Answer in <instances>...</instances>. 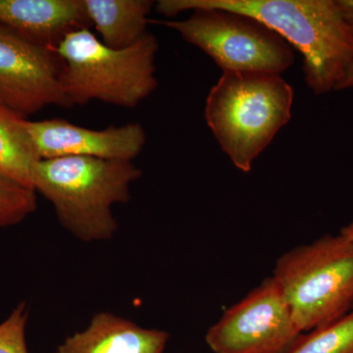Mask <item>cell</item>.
Returning a JSON list of instances; mask_svg holds the SVG:
<instances>
[{
  "label": "cell",
  "instance_id": "9a60e30c",
  "mask_svg": "<svg viewBox=\"0 0 353 353\" xmlns=\"http://www.w3.org/2000/svg\"><path fill=\"white\" fill-rule=\"evenodd\" d=\"M36 209V190L0 176V229L18 224Z\"/></svg>",
  "mask_w": 353,
  "mask_h": 353
},
{
  "label": "cell",
  "instance_id": "ac0fdd59",
  "mask_svg": "<svg viewBox=\"0 0 353 353\" xmlns=\"http://www.w3.org/2000/svg\"><path fill=\"white\" fill-rule=\"evenodd\" d=\"M353 88V59L348 64L341 80L336 83L334 90H345Z\"/></svg>",
  "mask_w": 353,
  "mask_h": 353
},
{
  "label": "cell",
  "instance_id": "7c38bea8",
  "mask_svg": "<svg viewBox=\"0 0 353 353\" xmlns=\"http://www.w3.org/2000/svg\"><path fill=\"white\" fill-rule=\"evenodd\" d=\"M92 27L113 50L131 48L148 32L152 0H83Z\"/></svg>",
  "mask_w": 353,
  "mask_h": 353
},
{
  "label": "cell",
  "instance_id": "277c9868",
  "mask_svg": "<svg viewBox=\"0 0 353 353\" xmlns=\"http://www.w3.org/2000/svg\"><path fill=\"white\" fill-rule=\"evenodd\" d=\"M157 37L148 32L138 43L113 50L90 29L71 32L55 52L62 62L60 83L69 108L92 101L134 108L157 88Z\"/></svg>",
  "mask_w": 353,
  "mask_h": 353
},
{
  "label": "cell",
  "instance_id": "9c48e42d",
  "mask_svg": "<svg viewBox=\"0 0 353 353\" xmlns=\"http://www.w3.org/2000/svg\"><path fill=\"white\" fill-rule=\"evenodd\" d=\"M27 129L41 159L83 157L132 161L146 141L139 123L92 130L64 119H50L27 121Z\"/></svg>",
  "mask_w": 353,
  "mask_h": 353
},
{
  "label": "cell",
  "instance_id": "e0dca14e",
  "mask_svg": "<svg viewBox=\"0 0 353 353\" xmlns=\"http://www.w3.org/2000/svg\"><path fill=\"white\" fill-rule=\"evenodd\" d=\"M353 36V0H336Z\"/></svg>",
  "mask_w": 353,
  "mask_h": 353
},
{
  "label": "cell",
  "instance_id": "52a82bcc",
  "mask_svg": "<svg viewBox=\"0 0 353 353\" xmlns=\"http://www.w3.org/2000/svg\"><path fill=\"white\" fill-rule=\"evenodd\" d=\"M303 334L269 277L225 311L205 341L213 353H288Z\"/></svg>",
  "mask_w": 353,
  "mask_h": 353
},
{
  "label": "cell",
  "instance_id": "5b68a950",
  "mask_svg": "<svg viewBox=\"0 0 353 353\" xmlns=\"http://www.w3.org/2000/svg\"><path fill=\"white\" fill-rule=\"evenodd\" d=\"M272 278L303 333L327 326L353 308V243L325 234L276 262Z\"/></svg>",
  "mask_w": 353,
  "mask_h": 353
},
{
  "label": "cell",
  "instance_id": "5bb4252c",
  "mask_svg": "<svg viewBox=\"0 0 353 353\" xmlns=\"http://www.w3.org/2000/svg\"><path fill=\"white\" fill-rule=\"evenodd\" d=\"M288 353H353V308L341 319L301 334Z\"/></svg>",
  "mask_w": 353,
  "mask_h": 353
},
{
  "label": "cell",
  "instance_id": "7a4b0ae2",
  "mask_svg": "<svg viewBox=\"0 0 353 353\" xmlns=\"http://www.w3.org/2000/svg\"><path fill=\"white\" fill-rule=\"evenodd\" d=\"M141 176L132 161L69 157L41 159L32 173L36 192L52 203L58 220L83 241L110 240L118 224L113 205L129 201Z\"/></svg>",
  "mask_w": 353,
  "mask_h": 353
},
{
  "label": "cell",
  "instance_id": "3957f363",
  "mask_svg": "<svg viewBox=\"0 0 353 353\" xmlns=\"http://www.w3.org/2000/svg\"><path fill=\"white\" fill-rule=\"evenodd\" d=\"M294 88L278 74L223 72L204 117L223 152L248 173L292 117Z\"/></svg>",
  "mask_w": 353,
  "mask_h": 353
},
{
  "label": "cell",
  "instance_id": "8fae6325",
  "mask_svg": "<svg viewBox=\"0 0 353 353\" xmlns=\"http://www.w3.org/2000/svg\"><path fill=\"white\" fill-rule=\"evenodd\" d=\"M170 334L146 329L111 314L97 313L87 329L68 336L57 353H163Z\"/></svg>",
  "mask_w": 353,
  "mask_h": 353
},
{
  "label": "cell",
  "instance_id": "6da1fadb",
  "mask_svg": "<svg viewBox=\"0 0 353 353\" xmlns=\"http://www.w3.org/2000/svg\"><path fill=\"white\" fill-rule=\"evenodd\" d=\"M157 12L176 17L196 8L252 16L303 57L306 85L315 94L334 90L353 59V36L336 0H160Z\"/></svg>",
  "mask_w": 353,
  "mask_h": 353
},
{
  "label": "cell",
  "instance_id": "8992f818",
  "mask_svg": "<svg viewBox=\"0 0 353 353\" xmlns=\"http://www.w3.org/2000/svg\"><path fill=\"white\" fill-rule=\"evenodd\" d=\"M201 48L223 72L282 75L294 63V48L280 34L252 16L202 7L188 19L160 22Z\"/></svg>",
  "mask_w": 353,
  "mask_h": 353
},
{
  "label": "cell",
  "instance_id": "2e32d148",
  "mask_svg": "<svg viewBox=\"0 0 353 353\" xmlns=\"http://www.w3.org/2000/svg\"><path fill=\"white\" fill-rule=\"evenodd\" d=\"M27 306L20 303L0 324V353H29L26 343Z\"/></svg>",
  "mask_w": 353,
  "mask_h": 353
},
{
  "label": "cell",
  "instance_id": "30bf717a",
  "mask_svg": "<svg viewBox=\"0 0 353 353\" xmlns=\"http://www.w3.org/2000/svg\"><path fill=\"white\" fill-rule=\"evenodd\" d=\"M0 24L54 51L71 32L92 27L83 0H0Z\"/></svg>",
  "mask_w": 353,
  "mask_h": 353
},
{
  "label": "cell",
  "instance_id": "d6986e66",
  "mask_svg": "<svg viewBox=\"0 0 353 353\" xmlns=\"http://www.w3.org/2000/svg\"><path fill=\"white\" fill-rule=\"evenodd\" d=\"M341 234H343L345 239H347L350 243H353V221L350 222L347 226L343 227L341 230Z\"/></svg>",
  "mask_w": 353,
  "mask_h": 353
},
{
  "label": "cell",
  "instance_id": "4fadbf2b",
  "mask_svg": "<svg viewBox=\"0 0 353 353\" xmlns=\"http://www.w3.org/2000/svg\"><path fill=\"white\" fill-rule=\"evenodd\" d=\"M20 114L0 103V176L34 189L32 173L39 157Z\"/></svg>",
  "mask_w": 353,
  "mask_h": 353
},
{
  "label": "cell",
  "instance_id": "ba28073f",
  "mask_svg": "<svg viewBox=\"0 0 353 353\" xmlns=\"http://www.w3.org/2000/svg\"><path fill=\"white\" fill-rule=\"evenodd\" d=\"M54 50L27 41L0 24V103L25 117L50 105L69 108Z\"/></svg>",
  "mask_w": 353,
  "mask_h": 353
}]
</instances>
